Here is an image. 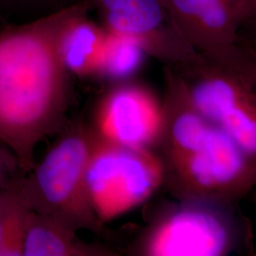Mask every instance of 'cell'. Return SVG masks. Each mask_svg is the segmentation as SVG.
<instances>
[{
  "label": "cell",
  "instance_id": "obj_1",
  "mask_svg": "<svg viewBox=\"0 0 256 256\" xmlns=\"http://www.w3.org/2000/svg\"><path fill=\"white\" fill-rule=\"evenodd\" d=\"M81 3L0 30V142L23 174L34 167L37 146L64 122L72 75L58 40Z\"/></svg>",
  "mask_w": 256,
  "mask_h": 256
},
{
  "label": "cell",
  "instance_id": "obj_2",
  "mask_svg": "<svg viewBox=\"0 0 256 256\" xmlns=\"http://www.w3.org/2000/svg\"><path fill=\"white\" fill-rule=\"evenodd\" d=\"M194 106L256 162V48L247 39L172 66Z\"/></svg>",
  "mask_w": 256,
  "mask_h": 256
},
{
  "label": "cell",
  "instance_id": "obj_3",
  "mask_svg": "<svg viewBox=\"0 0 256 256\" xmlns=\"http://www.w3.org/2000/svg\"><path fill=\"white\" fill-rule=\"evenodd\" d=\"M238 203L178 200L156 216L138 239L144 256H228L252 252L250 221Z\"/></svg>",
  "mask_w": 256,
  "mask_h": 256
},
{
  "label": "cell",
  "instance_id": "obj_4",
  "mask_svg": "<svg viewBox=\"0 0 256 256\" xmlns=\"http://www.w3.org/2000/svg\"><path fill=\"white\" fill-rule=\"evenodd\" d=\"M93 131L77 126L66 132L43 160L10 186L30 210L48 216L76 232L104 230L92 208L86 174Z\"/></svg>",
  "mask_w": 256,
  "mask_h": 256
},
{
  "label": "cell",
  "instance_id": "obj_5",
  "mask_svg": "<svg viewBox=\"0 0 256 256\" xmlns=\"http://www.w3.org/2000/svg\"><path fill=\"white\" fill-rule=\"evenodd\" d=\"M160 160L164 185L176 200L238 203L256 188V160L212 122Z\"/></svg>",
  "mask_w": 256,
  "mask_h": 256
},
{
  "label": "cell",
  "instance_id": "obj_6",
  "mask_svg": "<svg viewBox=\"0 0 256 256\" xmlns=\"http://www.w3.org/2000/svg\"><path fill=\"white\" fill-rule=\"evenodd\" d=\"M93 135L86 182L92 208L104 224L150 198L164 185V168L154 150L124 146Z\"/></svg>",
  "mask_w": 256,
  "mask_h": 256
},
{
  "label": "cell",
  "instance_id": "obj_7",
  "mask_svg": "<svg viewBox=\"0 0 256 256\" xmlns=\"http://www.w3.org/2000/svg\"><path fill=\"white\" fill-rule=\"evenodd\" d=\"M84 1L108 32L135 41L165 66H180L198 56L180 34L164 0Z\"/></svg>",
  "mask_w": 256,
  "mask_h": 256
},
{
  "label": "cell",
  "instance_id": "obj_8",
  "mask_svg": "<svg viewBox=\"0 0 256 256\" xmlns=\"http://www.w3.org/2000/svg\"><path fill=\"white\" fill-rule=\"evenodd\" d=\"M162 102L147 86L132 80L113 84L98 104L93 132L124 146L154 150L162 128Z\"/></svg>",
  "mask_w": 256,
  "mask_h": 256
},
{
  "label": "cell",
  "instance_id": "obj_9",
  "mask_svg": "<svg viewBox=\"0 0 256 256\" xmlns=\"http://www.w3.org/2000/svg\"><path fill=\"white\" fill-rule=\"evenodd\" d=\"M183 40L198 54L238 44L247 19L236 0H164Z\"/></svg>",
  "mask_w": 256,
  "mask_h": 256
},
{
  "label": "cell",
  "instance_id": "obj_10",
  "mask_svg": "<svg viewBox=\"0 0 256 256\" xmlns=\"http://www.w3.org/2000/svg\"><path fill=\"white\" fill-rule=\"evenodd\" d=\"M92 10L84 1L66 20L58 40L61 60L72 76H96L108 30L88 18Z\"/></svg>",
  "mask_w": 256,
  "mask_h": 256
},
{
  "label": "cell",
  "instance_id": "obj_11",
  "mask_svg": "<svg viewBox=\"0 0 256 256\" xmlns=\"http://www.w3.org/2000/svg\"><path fill=\"white\" fill-rule=\"evenodd\" d=\"M76 230L48 216L30 210L23 256H110L115 252L84 242Z\"/></svg>",
  "mask_w": 256,
  "mask_h": 256
},
{
  "label": "cell",
  "instance_id": "obj_12",
  "mask_svg": "<svg viewBox=\"0 0 256 256\" xmlns=\"http://www.w3.org/2000/svg\"><path fill=\"white\" fill-rule=\"evenodd\" d=\"M146 56L135 41L108 32L96 77L112 84L129 81L140 70Z\"/></svg>",
  "mask_w": 256,
  "mask_h": 256
},
{
  "label": "cell",
  "instance_id": "obj_13",
  "mask_svg": "<svg viewBox=\"0 0 256 256\" xmlns=\"http://www.w3.org/2000/svg\"><path fill=\"white\" fill-rule=\"evenodd\" d=\"M30 210L14 188L0 191V256H23Z\"/></svg>",
  "mask_w": 256,
  "mask_h": 256
},
{
  "label": "cell",
  "instance_id": "obj_14",
  "mask_svg": "<svg viewBox=\"0 0 256 256\" xmlns=\"http://www.w3.org/2000/svg\"><path fill=\"white\" fill-rule=\"evenodd\" d=\"M84 0H0L1 18L30 21L60 12Z\"/></svg>",
  "mask_w": 256,
  "mask_h": 256
},
{
  "label": "cell",
  "instance_id": "obj_15",
  "mask_svg": "<svg viewBox=\"0 0 256 256\" xmlns=\"http://www.w3.org/2000/svg\"><path fill=\"white\" fill-rule=\"evenodd\" d=\"M22 174L16 156L0 142V191L10 188Z\"/></svg>",
  "mask_w": 256,
  "mask_h": 256
},
{
  "label": "cell",
  "instance_id": "obj_16",
  "mask_svg": "<svg viewBox=\"0 0 256 256\" xmlns=\"http://www.w3.org/2000/svg\"><path fill=\"white\" fill-rule=\"evenodd\" d=\"M248 22L256 21V0H236Z\"/></svg>",
  "mask_w": 256,
  "mask_h": 256
},
{
  "label": "cell",
  "instance_id": "obj_17",
  "mask_svg": "<svg viewBox=\"0 0 256 256\" xmlns=\"http://www.w3.org/2000/svg\"><path fill=\"white\" fill-rule=\"evenodd\" d=\"M248 42L252 45V46H254V48H256V37L254 38H252V39H247Z\"/></svg>",
  "mask_w": 256,
  "mask_h": 256
},
{
  "label": "cell",
  "instance_id": "obj_18",
  "mask_svg": "<svg viewBox=\"0 0 256 256\" xmlns=\"http://www.w3.org/2000/svg\"></svg>",
  "mask_w": 256,
  "mask_h": 256
}]
</instances>
